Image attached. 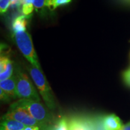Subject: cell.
<instances>
[{
	"mask_svg": "<svg viewBox=\"0 0 130 130\" xmlns=\"http://www.w3.org/2000/svg\"><path fill=\"white\" fill-rule=\"evenodd\" d=\"M45 0H34V7L36 10H37V11L40 12L43 9V7H45Z\"/></svg>",
	"mask_w": 130,
	"mask_h": 130,
	"instance_id": "cell-16",
	"label": "cell"
},
{
	"mask_svg": "<svg viewBox=\"0 0 130 130\" xmlns=\"http://www.w3.org/2000/svg\"><path fill=\"white\" fill-rule=\"evenodd\" d=\"M0 89H3L12 100L17 98L16 79L15 75H13L9 78L1 81L0 82Z\"/></svg>",
	"mask_w": 130,
	"mask_h": 130,
	"instance_id": "cell-8",
	"label": "cell"
},
{
	"mask_svg": "<svg viewBox=\"0 0 130 130\" xmlns=\"http://www.w3.org/2000/svg\"><path fill=\"white\" fill-rule=\"evenodd\" d=\"M24 123L13 119H1L0 130H24Z\"/></svg>",
	"mask_w": 130,
	"mask_h": 130,
	"instance_id": "cell-9",
	"label": "cell"
},
{
	"mask_svg": "<svg viewBox=\"0 0 130 130\" xmlns=\"http://www.w3.org/2000/svg\"><path fill=\"white\" fill-rule=\"evenodd\" d=\"M14 72L18 98L40 102L38 92L28 76L17 68H16Z\"/></svg>",
	"mask_w": 130,
	"mask_h": 130,
	"instance_id": "cell-3",
	"label": "cell"
},
{
	"mask_svg": "<svg viewBox=\"0 0 130 130\" xmlns=\"http://www.w3.org/2000/svg\"><path fill=\"white\" fill-rule=\"evenodd\" d=\"M1 119H13L24 123L26 126H37L43 129L47 126L36 120L27 111L20 107L11 105L7 113L3 115Z\"/></svg>",
	"mask_w": 130,
	"mask_h": 130,
	"instance_id": "cell-5",
	"label": "cell"
},
{
	"mask_svg": "<svg viewBox=\"0 0 130 130\" xmlns=\"http://www.w3.org/2000/svg\"><path fill=\"white\" fill-rule=\"evenodd\" d=\"M0 98H1V100L3 102H10V100H12V99L10 98L9 96L1 89H0Z\"/></svg>",
	"mask_w": 130,
	"mask_h": 130,
	"instance_id": "cell-18",
	"label": "cell"
},
{
	"mask_svg": "<svg viewBox=\"0 0 130 130\" xmlns=\"http://www.w3.org/2000/svg\"><path fill=\"white\" fill-rule=\"evenodd\" d=\"M29 72L46 107L50 110H54L56 108V100L42 70L31 65L29 67Z\"/></svg>",
	"mask_w": 130,
	"mask_h": 130,
	"instance_id": "cell-1",
	"label": "cell"
},
{
	"mask_svg": "<svg viewBox=\"0 0 130 130\" xmlns=\"http://www.w3.org/2000/svg\"><path fill=\"white\" fill-rule=\"evenodd\" d=\"M120 130H130V121L126 123L125 125H123Z\"/></svg>",
	"mask_w": 130,
	"mask_h": 130,
	"instance_id": "cell-20",
	"label": "cell"
},
{
	"mask_svg": "<svg viewBox=\"0 0 130 130\" xmlns=\"http://www.w3.org/2000/svg\"><path fill=\"white\" fill-rule=\"evenodd\" d=\"M27 18L25 15H21L14 19L12 22V30L14 33L25 31L28 23Z\"/></svg>",
	"mask_w": 130,
	"mask_h": 130,
	"instance_id": "cell-10",
	"label": "cell"
},
{
	"mask_svg": "<svg viewBox=\"0 0 130 130\" xmlns=\"http://www.w3.org/2000/svg\"><path fill=\"white\" fill-rule=\"evenodd\" d=\"M10 5V0H0V12L1 14L7 12Z\"/></svg>",
	"mask_w": 130,
	"mask_h": 130,
	"instance_id": "cell-15",
	"label": "cell"
},
{
	"mask_svg": "<svg viewBox=\"0 0 130 130\" xmlns=\"http://www.w3.org/2000/svg\"><path fill=\"white\" fill-rule=\"evenodd\" d=\"M13 37L18 47L26 59L32 66L41 69L30 34L27 31L16 32L14 33Z\"/></svg>",
	"mask_w": 130,
	"mask_h": 130,
	"instance_id": "cell-4",
	"label": "cell"
},
{
	"mask_svg": "<svg viewBox=\"0 0 130 130\" xmlns=\"http://www.w3.org/2000/svg\"><path fill=\"white\" fill-rule=\"evenodd\" d=\"M123 125L121 119L115 114L107 115L102 118L103 130H120Z\"/></svg>",
	"mask_w": 130,
	"mask_h": 130,
	"instance_id": "cell-6",
	"label": "cell"
},
{
	"mask_svg": "<svg viewBox=\"0 0 130 130\" xmlns=\"http://www.w3.org/2000/svg\"><path fill=\"white\" fill-rule=\"evenodd\" d=\"M50 130H69V121L68 119L64 117L59 119Z\"/></svg>",
	"mask_w": 130,
	"mask_h": 130,
	"instance_id": "cell-13",
	"label": "cell"
},
{
	"mask_svg": "<svg viewBox=\"0 0 130 130\" xmlns=\"http://www.w3.org/2000/svg\"><path fill=\"white\" fill-rule=\"evenodd\" d=\"M69 130H92L84 120L74 118L69 121Z\"/></svg>",
	"mask_w": 130,
	"mask_h": 130,
	"instance_id": "cell-11",
	"label": "cell"
},
{
	"mask_svg": "<svg viewBox=\"0 0 130 130\" xmlns=\"http://www.w3.org/2000/svg\"><path fill=\"white\" fill-rule=\"evenodd\" d=\"M122 78L126 85L130 87V67L123 72Z\"/></svg>",
	"mask_w": 130,
	"mask_h": 130,
	"instance_id": "cell-17",
	"label": "cell"
},
{
	"mask_svg": "<svg viewBox=\"0 0 130 130\" xmlns=\"http://www.w3.org/2000/svg\"><path fill=\"white\" fill-rule=\"evenodd\" d=\"M12 105L25 110L36 120L46 126L52 121V115L50 111V110L40 102L20 99Z\"/></svg>",
	"mask_w": 130,
	"mask_h": 130,
	"instance_id": "cell-2",
	"label": "cell"
},
{
	"mask_svg": "<svg viewBox=\"0 0 130 130\" xmlns=\"http://www.w3.org/2000/svg\"><path fill=\"white\" fill-rule=\"evenodd\" d=\"M13 74L12 61L9 57L1 56L0 58V81L9 78Z\"/></svg>",
	"mask_w": 130,
	"mask_h": 130,
	"instance_id": "cell-7",
	"label": "cell"
},
{
	"mask_svg": "<svg viewBox=\"0 0 130 130\" xmlns=\"http://www.w3.org/2000/svg\"><path fill=\"white\" fill-rule=\"evenodd\" d=\"M72 0H45V6L50 10L53 11L59 6L69 4Z\"/></svg>",
	"mask_w": 130,
	"mask_h": 130,
	"instance_id": "cell-12",
	"label": "cell"
},
{
	"mask_svg": "<svg viewBox=\"0 0 130 130\" xmlns=\"http://www.w3.org/2000/svg\"><path fill=\"white\" fill-rule=\"evenodd\" d=\"M34 5L31 3H24L22 5V13L26 17H29L33 12Z\"/></svg>",
	"mask_w": 130,
	"mask_h": 130,
	"instance_id": "cell-14",
	"label": "cell"
},
{
	"mask_svg": "<svg viewBox=\"0 0 130 130\" xmlns=\"http://www.w3.org/2000/svg\"><path fill=\"white\" fill-rule=\"evenodd\" d=\"M24 130H40V128L37 126H26Z\"/></svg>",
	"mask_w": 130,
	"mask_h": 130,
	"instance_id": "cell-19",
	"label": "cell"
}]
</instances>
